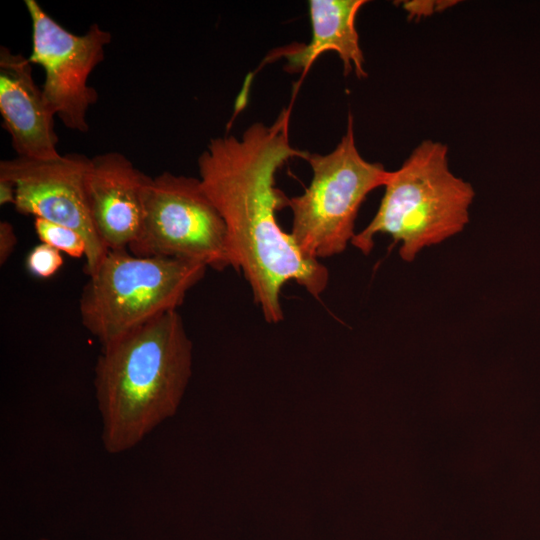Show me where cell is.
Listing matches in <instances>:
<instances>
[{"label":"cell","instance_id":"obj_9","mask_svg":"<svg viewBox=\"0 0 540 540\" xmlns=\"http://www.w3.org/2000/svg\"><path fill=\"white\" fill-rule=\"evenodd\" d=\"M150 178L119 152L90 158L86 197L94 227L107 250L128 249L137 238Z\"/></svg>","mask_w":540,"mask_h":540},{"label":"cell","instance_id":"obj_12","mask_svg":"<svg viewBox=\"0 0 540 540\" xmlns=\"http://www.w3.org/2000/svg\"><path fill=\"white\" fill-rule=\"evenodd\" d=\"M34 228L41 243L50 245L73 258H85L87 244L77 231L40 218H35Z\"/></svg>","mask_w":540,"mask_h":540},{"label":"cell","instance_id":"obj_13","mask_svg":"<svg viewBox=\"0 0 540 540\" xmlns=\"http://www.w3.org/2000/svg\"><path fill=\"white\" fill-rule=\"evenodd\" d=\"M62 265L63 257L61 252L45 243L33 247L26 257L27 270L38 278L53 276Z\"/></svg>","mask_w":540,"mask_h":540},{"label":"cell","instance_id":"obj_11","mask_svg":"<svg viewBox=\"0 0 540 540\" xmlns=\"http://www.w3.org/2000/svg\"><path fill=\"white\" fill-rule=\"evenodd\" d=\"M365 3L364 0H310V42L283 47L273 55L285 57L286 69L302 72L304 76L321 54L332 51L342 60L345 75L354 71L357 77H366L355 25L356 16Z\"/></svg>","mask_w":540,"mask_h":540},{"label":"cell","instance_id":"obj_10","mask_svg":"<svg viewBox=\"0 0 540 540\" xmlns=\"http://www.w3.org/2000/svg\"><path fill=\"white\" fill-rule=\"evenodd\" d=\"M0 113L17 157L59 158L54 112L34 82L31 62L7 47L0 48Z\"/></svg>","mask_w":540,"mask_h":540},{"label":"cell","instance_id":"obj_6","mask_svg":"<svg viewBox=\"0 0 540 540\" xmlns=\"http://www.w3.org/2000/svg\"><path fill=\"white\" fill-rule=\"evenodd\" d=\"M128 250L199 261L219 271L232 267L224 220L200 179L168 171L150 178L140 232Z\"/></svg>","mask_w":540,"mask_h":540},{"label":"cell","instance_id":"obj_16","mask_svg":"<svg viewBox=\"0 0 540 540\" xmlns=\"http://www.w3.org/2000/svg\"><path fill=\"white\" fill-rule=\"evenodd\" d=\"M38 540H50V539H48V538H40Z\"/></svg>","mask_w":540,"mask_h":540},{"label":"cell","instance_id":"obj_14","mask_svg":"<svg viewBox=\"0 0 540 540\" xmlns=\"http://www.w3.org/2000/svg\"><path fill=\"white\" fill-rule=\"evenodd\" d=\"M17 244L14 228L8 221L0 222V264L3 265L9 259Z\"/></svg>","mask_w":540,"mask_h":540},{"label":"cell","instance_id":"obj_3","mask_svg":"<svg viewBox=\"0 0 540 540\" xmlns=\"http://www.w3.org/2000/svg\"><path fill=\"white\" fill-rule=\"evenodd\" d=\"M384 187L375 216L351 241L363 254L371 252L374 236L384 233L400 243V257L411 262L422 249L458 234L469 222L475 191L450 170L448 147L439 141H422L390 172Z\"/></svg>","mask_w":540,"mask_h":540},{"label":"cell","instance_id":"obj_5","mask_svg":"<svg viewBox=\"0 0 540 540\" xmlns=\"http://www.w3.org/2000/svg\"><path fill=\"white\" fill-rule=\"evenodd\" d=\"M305 160L313 177L302 195L288 198L290 235L305 256L319 261L346 249L356 234L354 225L361 204L371 191L385 186L391 171L361 156L352 115L333 151L308 153Z\"/></svg>","mask_w":540,"mask_h":540},{"label":"cell","instance_id":"obj_2","mask_svg":"<svg viewBox=\"0 0 540 540\" xmlns=\"http://www.w3.org/2000/svg\"><path fill=\"white\" fill-rule=\"evenodd\" d=\"M192 374V342L169 311L102 347L94 387L110 454L138 445L177 412Z\"/></svg>","mask_w":540,"mask_h":540},{"label":"cell","instance_id":"obj_7","mask_svg":"<svg viewBox=\"0 0 540 540\" xmlns=\"http://www.w3.org/2000/svg\"><path fill=\"white\" fill-rule=\"evenodd\" d=\"M24 3L32 24L28 59L44 70V99L65 127L86 133L87 111L98 99L88 78L103 61L111 34L96 23L86 33L74 34L50 17L36 0Z\"/></svg>","mask_w":540,"mask_h":540},{"label":"cell","instance_id":"obj_8","mask_svg":"<svg viewBox=\"0 0 540 540\" xmlns=\"http://www.w3.org/2000/svg\"><path fill=\"white\" fill-rule=\"evenodd\" d=\"M90 158L79 153L56 159L15 157L0 162V177L16 187L15 210L67 226L87 244L84 271L91 275L107 249L94 227L86 197L85 176Z\"/></svg>","mask_w":540,"mask_h":540},{"label":"cell","instance_id":"obj_4","mask_svg":"<svg viewBox=\"0 0 540 540\" xmlns=\"http://www.w3.org/2000/svg\"><path fill=\"white\" fill-rule=\"evenodd\" d=\"M207 268L194 260L108 250L83 287L79 300L82 325L102 347L109 345L177 310Z\"/></svg>","mask_w":540,"mask_h":540},{"label":"cell","instance_id":"obj_15","mask_svg":"<svg viewBox=\"0 0 540 540\" xmlns=\"http://www.w3.org/2000/svg\"><path fill=\"white\" fill-rule=\"evenodd\" d=\"M16 187L13 182L0 177V205L15 204Z\"/></svg>","mask_w":540,"mask_h":540},{"label":"cell","instance_id":"obj_1","mask_svg":"<svg viewBox=\"0 0 540 540\" xmlns=\"http://www.w3.org/2000/svg\"><path fill=\"white\" fill-rule=\"evenodd\" d=\"M290 115L289 107L271 125H250L240 138L211 139L198 157L202 187L226 226L232 268L243 273L268 323L283 319L280 293L287 282L319 298L329 280L327 268L305 256L276 217L288 204L275 187L276 172L309 153L290 144Z\"/></svg>","mask_w":540,"mask_h":540}]
</instances>
